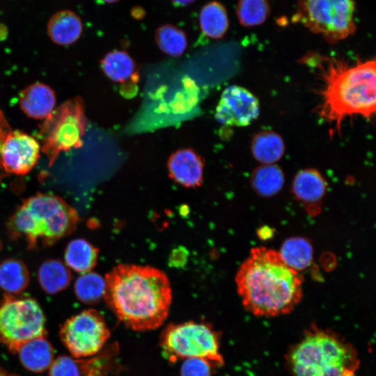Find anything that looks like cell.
<instances>
[{
    "instance_id": "cell-1",
    "label": "cell",
    "mask_w": 376,
    "mask_h": 376,
    "mask_svg": "<svg viewBox=\"0 0 376 376\" xmlns=\"http://www.w3.org/2000/svg\"><path fill=\"white\" fill-rule=\"evenodd\" d=\"M315 75V111L329 126L330 136L340 133L349 117L370 120L375 113V60L354 61L340 56L308 52L299 61Z\"/></svg>"
},
{
    "instance_id": "cell-2",
    "label": "cell",
    "mask_w": 376,
    "mask_h": 376,
    "mask_svg": "<svg viewBox=\"0 0 376 376\" xmlns=\"http://www.w3.org/2000/svg\"><path fill=\"white\" fill-rule=\"evenodd\" d=\"M103 297L118 319L136 331L154 330L166 319L172 300L171 285L161 270L120 264L104 278Z\"/></svg>"
},
{
    "instance_id": "cell-3",
    "label": "cell",
    "mask_w": 376,
    "mask_h": 376,
    "mask_svg": "<svg viewBox=\"0 0 376 376\" xmlns=\"http://www.w3.org/2000/svg\"><path fill=\"white\" fill-rule=\"evenodd\" d=\"M237 290L246 310L258 317L292 311L302 297V279L288 267L279 251L266 247L251 249L239 268Z\"/></svg>"
},
{
    "instance_id": "cell-4",
    "label": "cell",
    "mask_w": 376,
    "mask_h": 376,
    "mask_svg": "<svg viewBox=\"0 0 376 376\" xmlns=\"http://www.w3.org/2000/svg\"><path fill=\"white\" fill-rule=\"evenodd\" d=\"M285 360L292 376H354L360 363L350 343L315 326L289 349Z\"/></svg>"
},
{
    "instance_id": "cell-5",
    "label": "cell",
    "mask_w": 376,
    "mask_h": 376,
    "mask_svg": "<svg viewBox=\"0 0 376 376\" xmlns=\"http://www.w3.org/2000/svg\"><path fill=\"white\" fill-rule=\"evenodd\" d=\"M77 221L75 210L63 200L38 194L19 207L11 219L10 227L15 235L35 246L52 244L68 235Z\"/></svg>"
},
{
    "instance_id": "cell-6",
    "label": "cell",
    "mask_w": 376,
    "mask_h": 376,
    "mask_svg": "<svg viewBox=\"0 0 376 376\" xmlns=\"http://www.w3.org/2000/svg\"><path fill=\"white\" fill-rule=\"evenodd\" d=\"M159 346L170 361L201 359L214 368L224 364L220 352V335L205 322L189 321L169 324L161 333Z\"/></svg>"
},
{
    "instance_id": "cell-7",
    "label": "cell",
    "mask_w": 376,
    "mask_h": 376,
    "mask_svg": "<svg viewBox=\"0 0 376 376\" xmlns=\"http://www.w3.org/2000/svg\"><path fill=\"white\" fill-rule=\"evenodd\" d=\"M87 123L81 97L68 100L45 118L38 136L50 165L61 152L82 146Z\"/></svg>"
},
{
    "instance_id": "cell-8",
    "label": "cell",
    "mask_w": 376,
    "mask_h": 376,
    "mask_svg": "<svg viewBox=\"0 0 376 376\" xmlns=\"http://www.w3.org/2000/svg\"><path fill=\"white\" fill-rule=\"evenodd\" d=\"M353 0H299L292 21L335 44L356 31Z\"/></svg>"
},
{
    "instance_id": "cell-9",
    "label": "cell",
    "mask_w": 376,
    "mask_h": 376,
    "mask_svg": "<svg viewBox=\"0 0 376 376\" xmlns=\"http://www.w3.org/2000/svg\"><path fill=\"white\" fill-rule=\"evenodd\" d=\"M45 318L38 302L31 297L5 295L0 298V344L12 354L26 341L47 335Z\"/></svg>"
},
{
    "instance_id": "cell-10",
    "label": "cell",
    "mask_w": 376,
    "mask_h": 376,
    "mask_svg": "<svg viewBox=\"0 0 376 376\" xmlns=\"http://www.w3.org/2000/svg\"><path fill=\"white\" fill-rule=\"evenodd\" d=\"M60 338L73 357L84 359L100 352L110 330L98 311L89 309L71 317L60 327Z\"/></svg>"
},
{
    "instance_id": "cell-11",
    "label": "cell",
    "mask_w": 376,
    "mask_h": 376,
    "mask_svg": "<svg viewBox=\"0 0 376 376\" xmlns=\"http://www.w3.org/2000/svg\"><path fill=\"white\" fill-rule=\"evenodd\" d=\"M40 144L33 136L12 129L5 138L0 154V178L6 174L24 175L37 163Z\"/></svg>"
},
{
    "instance_id": "cell-12",
    "label": "cell",
    "mask_w": 376,
    "mask_h": 376,
    "mask_svg": "<svg viewBox=\"0 0 376 376\" xmlns=\"http://www.w3.org/2000/svg\"><path fill=\"white\" fill-rule=\"evenodd\" d=\"M259 113L257 97L245 88L232 85L223 91L215 118L224 125L244 127L256 119Z\"/></svg>"
},
{
    "instance_id": "cell-13",
    "label": "cell",
    "mask_w": 376,
    "mask_h": 376,
    "mask_svg": "<svg viewBox=\"0 0 376 376\" xmlns=\"http://www.w3.org/2000/svg\"><path fill=\"white\" fill-rule=\"evenodd\" d=\"M326 189V181L316 169L301 170L294 178L293 193L310 214L315 215L320 212Z\"/></svg>"
},
{
    "instance_id": "cell-14",
    "label": "cell",
    "mask_w": 376,
    "mask_h": 376,
    "mask_svg": "<svg viewBox=\"0 0 376 376\" xmlns=\"http://www.w3.org/2000/svg\"><path fill=\"white\" fill-rule=\"evenodd\" d=\"M203 161L192 149H180L169 157L167 167L170 177L186 187L199 186L203 181Z\"/></svg>"
},
{
    "instance_id": "cell-15",
    "label": "cell",
    "mask_w": 376,
    "mask_h": 376,
    "mask_svg": "<svg viewBox=\"0 0 376 376\" xmlns=\"http://www.w3.org/2000/svg\"><path fill=\"white\" fill-rule=\"evenodd\" d=\"M56 97L48 86L36 83L24 88L19 95V106L28 116L46 118L54 110Z\"/></svg>"
},
{
    "instance_id": "cell-16",
    "label": "cell",
    "mask_w": 376,
    "mask_h": 376,
    "mask_svg": "<svg viewBox=\"0 0 376 376\" xmlns=\"http://www.w3.org/2000/svg\"><path fill=\"white\" fill-rule=\"evenodd\" d=\"M16 354L26 370L36 373L49 369L54 359V348L47 335L26 341L19 347Z\"/></svg>"
},
{
    "instance_id": "cell-17",
    "label": "cell",
    "mask_w": 376,
    "mask_h": 376,
    "mask_svg": "<svg viewBox=\"0 0 376 376\" xmlns=\"http://www.w3.org/2000/svg\"><path fill=\"white\" fill-rule=\"evenodd\" d=\"M47 29L52 42L60 45H69L80 38L83 31V24L76 13L65 9L57 11L51 16Z\"/></svg>"
},
{
    "instance_id": "cell-18",
    "label": "cell",
    "mask_w": 376,
    "mask_h": 376,
    "mask_svg": "<svg viewBox=\"0 0 376 376\" xmlns=\"http://www.w3.org/2000/svg\"><path fill=\"white\" fill-rule=\"evenodd\" d=\"M100 65L103 72L113 81L128 84L129 81L136 83L139 79L136 63L125 51L108 52Z\"/></svg>"
},
{
    "instance_id": "cell-19",
    "label": "cell",
    "mask_w": 376,
    "mask_h": 376,
    "mask_svg": "<svg viewBox=\"0 0 376 376\" xmlns=\"http://www.w3.org/2000/svg\"><path fill=\"white\" fill-rule=\"evenodd\" d=\"M251 150L257 161L262 164H270L283 157L285 145L282 137L278 133L272 130H263L253 136Z\"/></svg>"
},
{
    "instance_id": "cell-20",
    "label": "cell",
    "mask_w": 376,
    "mask_h": 376,
    "mask_svg": "<svg viewBox=\"0 0 376 376\" xmlns=\"http://www.w3.org/2000/svg\"><path fill=\"white\" fill-rule=\"evenodd\" d=\"M198 22L203 33L213 39L223 38L229 26L226 9L217 1L208 2L201 8Z\"/></svg>"
},
{
    "instance_id": "cell-21",
    "label": "cell",
    "mask_w": 376,
    "mask_h": 376,
    "mask_svg": "<svg viewBox=\"0 0 376 376\" xmlns=\"http://www.w3.org/2000/svg\"><path fill=\"white\" fill-rule=\"evenodd\" d=\"M279 253L283 262L297 272L306 269L313 259L311 243L308 240L300 237L286 240Z\"/></svg>"
},
{
    "instance_id": "cell-22",
    "label": "cell",
    "mask_w": 376,
    "mask_h": 376,
    "mask_svg": "<svg viewBox=\"0 0 376 376\" xmlns=\"http://www.w3.org/2000/svg\"><path fill=\"white\" fill-rule=\"evenodd\" d=\"M97 259V249L83 239L71 241L65 251L67 266L81 274L91 272Z\"/></svg>"
},
{
    "instance_id": "cell-23",
    "label": "cell",
    "mask_w": 376,
    "mask_h": 376,
    "mask_svg": "<svg viewBox=\"0 0 376 376\" xmlns=\"http://www.w3.org/2000/svg\"><path fill=\"white\" fill-rule=\"evenodd\" d=\"M251 183L260 195L272 196L283 187L284 175L281 169L274 164H262L253 171Z\"/></svg>"
},
{
    "instance_id": "cell-24",
    "label": "cell",
    "mask_w": 376,
    "mask_h": 376,
    "mask_svg": "<svg viewBox=\"0 0 376 376\" xmlns=\"http://www.w3.org/2000/svg\"><path fill=\"white\" fill-rule=\"evenodd\" d=\"M71 280L70 271L67 265L57 260L45 262L38 271V281L42 289L51 294L65 289Z\"/></svg>"
},
{
    "instance_id": "cell-25",
    "label": "cell",
    "mask_w": 376,
    "mask_h": 376,
    "mask_svg": "<svg viewBox=\"0 0 376 376\" xmlns=\"http://www.w3.org/2000/svg\"><path fill=\"white\" fill-rule=\"evenodd\" d=\"M29 280L28 270L21 261L9 259L0 264V288L8 295L22 292Z\"/></svg>"
},
{
    "instance_id": "cell-26",
    "label": "cell",
    "mask_w": 376,
    "mask_h": 376,
    "mask_svg": "<svg viewBox=\"0 0 376 376\" xmlns=\"http://www.w3.org/2000/svg\"><path fill=\"white\" fill-rule=\"evenodd\" d=\"M155 40L159 48L171 56H181L187 47L185 33L171 24L159 26L155 33Z\"/></svg>"
},
{
    "instance_id": "cell-27",
    "label": "cell",
    "mask_w": 376,
    "mask_h": 376,
    "mask_svg": "<svg viewBox=\"0 0 376 376\" xmlns=\"http://www.w3.org/2000/svg\"><path fill=\"white\" fill-rule=\"evenodd\" d=\"M270 14L267 0H239L236 6V15L240 24L252 27L263 24Z\"/></svg>"
},
{
    "instance_id": "cell-28",
    "label": "cell",
    "mask_w": 376,
    "mask_h": 376,
    "mask_svg": "<svg viewBox=\"0 0 376 376\" xmlns=\"http://www.w3.org/2000/svg\"><path fill=\"white\" fill-rule=\"evenodd\" d=\"M104 279L91 272L82 274L75 283L77 298L85 304L97 302L104 296Z\"/></svg>"
},
{
    "instance_id": "cell-29",
    "label": "cell",
    "mask_w": 376,
    "mask_h": 376,
    "mask_svg": "<svg viewBox=\"0 0 376 376\" xmlns=\"http://www.w3.org/2000/svg\"><path fill=\"white\" fill-rule=\"evenodd\" d=\"M91 360L77 359L68 355H61L54 359L49 370V376H85Z\"/></svg>"
},
{
    "instance_id": "cell-30",
    "label": "cell",
    "mask_w": 376,
    "mask_h": 376,
    "mask_svg": "<svg viewBox=\"0 0 376 376\" xmlns=\"http://www.w3.org/2000/svg\"><path fill=\"white\" fill-rule=\"evenodd\" d=\"M212 368L214 367L203 359H185L181 366L180 376H211Z\"/></svg>"
},
{
    "instance_id": "cell-31",
    "label": "cell",
    "mask_w": 376,
    "mask_h": 376,
    "mask_svg": "<svg viewBox=\"0 0 376 376\" xmlns=\"http://www.w3.org/2000/svg\"><path fill=\"white\" fill-rule=\"evenodd\" d=\"M11 130L3 113L0 111V154L3 142Z\"/></svg>"
},
{
    "instance_id": "cell-32",
    "label": "cell",
    "mask_w": 376,
    "mask_h": 376,
    "mask_svg": "<svg viewBox=\"0 0 376 376\" xmlns=\"http://www.w3.org/2000/svg\"><path fill=\"white\" fill-rule=\"evenodd\" d=\"M144 15L145 13L141 8L136 7L132 10V15L136 19L142 18Z\"/></svg>"
},
{
    "instance_id": "cell-33",
    "label": "cell",
    "mask_w": 376,
    "mask_h": 376,
    "mask_svg": "<svg viewBox=\"0 0 376 376\" xmlns=\"http://www.w3.org/2000/svg\"><path fill=\"white\" fill-rule=\"evenodd\" d=\"M174 5L178 6H186L193 3L196 0H170Z\"/></svg>"
},
{
    "instance_id": "cell-34",
    "label": "cell",
    "mask_w": 376,
    "mask_h": 376,
    "mask_svg": "<svg viewBox=\"0 0 376 376\" xmlns=\"http://www.w3.org/2000/svg\"><path fill=\"white\" fill-rule=\"evenodd\" d=\"M8 34V29L6 26L0 23V40H2L5 39Z\"/></svg>"
},
{
    "instance_id": "cell-35",
    "label": "cell",
    "mask_w": 376,
    "mask_h": 376,
    "mask_svg": "<svg viewBox=\"0 0 376 376\" xmlns=\"http://www.w3.org/2000/svg\"><path fill=\"white\" fill-rule=\"evenodd\" d=\"M0 376H19L17 375L11 373L3 368L0 367Z\"/></svg>"
},
{
    "instance_id": "cell-36",
    "label": "cell",
    "mask_w": 376,
    "mask_h": 376,
    "mask_svg": "<svg viewBox=\"0 0 376 376\" xmlns=\"http://www.w3.org/2000/svg\"><path fill=\"white\" fill-rule=\"evenodd\" d=\"M102 1L107 3H113L119 1L120 0H101Z\"/></svg>"
}]
</instances>
